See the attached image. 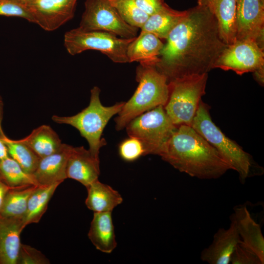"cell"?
<instances>
[{
	"instance_id": "obj_5",
	"label": "cell",
	"mask_w": 264,
	"mask_h": 264,
	"mask_svg": "<svg viewBox=\"0 0 264 264\" xmlns=\"http://www.w3.org/2000/svg\"><path fill=\"white\" fill-rule=\"evenodd\" d=\"M100 89L97 86L90 90L89 105L81 111L70 116L53 115L52 120L56 123L67 124L76 128L88 142V150L99 158L100 149L106 144L102 138L103 131L111 118L121 110L124 102L104 106L100 99Z\"/></svg>"
},
{
	"instance_id": "obj_37",
	"label": "cell",
	"mask_w": 264,
	"mask_h": 264,
	"mask_svg": "<svg viewBox=\"0 0 264 264\" xmlns=\"http://www.w3.org/2000/svg\"><path fill=\"white\" fill-rule=\"evenodd\" d=\"M3 117V102L1 97L0 95V138L2 139L5 135L2 130L1 123Z\"/></svg>"
},
{
	"instance_id": "obj_8",
	"label": "cell",
	"mask_w": 264,
	"mask_h": 264,
	"mask_svg": "<svg viewBox=\"0 0 264 264\" xmlns=\"http://www.w3.org/2000/svg\"><path fill=\"white\" fill-rule=\"evenodd\" d=\"M176 127L167 114L164 106H159L135 117L125 128L129 137L136 138L142 143L145 155H159Z\"/></svg>"
},
{
	"instance_id": "obj_32",
	"label": "cell",
	"mask_w": 264,
	"mask_h": 264,
	"mask_svg": "<svg viewBox=\"0 0 264 264\" xmlns=\"http://www.w3.org/2000/svg\"><path fill=\"white\" fill-rule=\"evenodd\" d=\"M48 259L40 251L26 244H21L17 264H46Z\"/></svg>"
},
{
	"instance_id": "obj_6",
	"label": "cell",
	"mask_w": 264,
	"mask_h": 264,
	"mask_svg": "<svg viewBox=\"0 0 264 264\" xmlns=\"http://www.w3.org/2000/svg\"><path fill=\"white\" fill-rule=\"evenodd\" d=\"M208 73L177 78L169 82V95L164 110L176 126H191L201 97L205 94Z\"/></svg>"
},
{
	"instance_id": "obj_9",
	"label": "cell",
	"mask_w": 264,
	"mask_h": 264,
	"mask_svg": "<svg viewBox=\"0 0 264 264\" xmlns=\"http://www.w3.org/2000/svg\"><path fill=\"white\" fill-rule=\"evenodd\" d=\"M79 27L106 31L125 39L135 38L138 31L122 19L109 0H86Z\"/></svg>"
},
{
	"instance_id": "obj_15",
	"label": "cell",
	"mask_w": 264,
	"mask_h": 264,
	"mask_svg": "<svg viewBox=\"0 0 264 264\" xmlns=\"http://www.w3.org/2000/svg\"><path fill=\"white\" fill-rule=\"evenodd\" d=\"M72 148L71 145L63 143L58 151L41 158L32 174L38 185L61 183L67 178L66 164Z\"/></svg>"
},
{
	"instance_id": "obj_36",
	"label": "cell",
	"mask_w": 264,
	"mask_h": 264,
	"mask_svg": "<svg viewBox=\"0 0 264 264\" xmlns=\"http://www.w3.org/2000/svg\"><path fill=\"white\" fill-rule=\"evenodd\" d=\"M9 156L6 145L0 138V160Z\"/></svg>"
},
{
	"instance_id": "obj_35",
	"label": "cell",
	"mask_w": 264,
	"mask_h": 264,
	"mask_svg": "<svg viewBox=\"0 0 264 264\" xmlns=\"http://www.w3.org/2000/svg\"><path fill=\"white\" fill-rule=\"evenodd\" d=\"M264 66L257 69L253 72L255 80L261 85H264Z\"/></svg>"
},
{
	"instance_id": "obj_39",
	"label": "cell",
	"mask_w": 264,
	"mask_h": 264,
	"mask_svg": "<svg viewBox=\"0 0 264 264\" xmlns=\"http://www.w3.org/2000/svg\"><path fill=\"white\" fill-rule=\"evenodd\" d=\"M263 4L264 5V0H260Z\"/></svg>"
},
{
	"instance_id": "obj_21",
	"label": "cell",
	"mask_w": 264,
	"mask_h": 264,
	"mask_svg": "<svg viewBox=\"0 0 264 264\" xmlns=\"http://www.w3.org/2000/svg\"><path fill=\"white\" fill-rule=\"evenodd\" d=\"M187 10L178 11L166 3L157 12L150 15L140 28L141 31L150 32L161 40H166L171 31L186 16Z\"/></svg>"
},
{
	"instance_id": "obj_1",
	"label": "cell",
	"mask_w": 264,
	"mask_h": 264,
	"mask_svg": "<svg viewBox=\"0 0 264 264\" xmlns=\"http://www.w3.org/2000/svg\"><path fill=\"white\" fill-rule=\"evenodd\" d=\"M165 40L155 67L168 83L208 73L227 45L221 38L215 17L198 5L187 10Z\"/></svg>"
},
{
	"instance_id": "obj_12",
	"label": "cell",
	"mask_w": 264,
	"mask_h": 264,
	"mask_svg": "<svg viewBox=\"0 0 264 264\" xmlns=\"http://www.w3.org/2000/svg\"><path fill=\"white\" fill-rule=\"evenodd\" d=\"M77 0H35L27 6L35 23L54 31L73 18Z\"/></svg>"
},
{
	"instance_id": "obj_7",
	"label": "cell",
	"mask_w": 264,
	"mask_h": 264,
	"mask_svg": "<svg viewBox=\"0 0 264 264\" xmlns=\"http://www.w3.org/2000/svg\"><path fill=\"white\" fill-rule=\"evenodd\" d=\"M134 38H122L110 32L85 30L78 27L67 31L64 41L66 51L71 55L87 50H95L114 63H128L127 47Z\"/></svg>"
},
{
	"instance_id": "obj_11",
	"label": "cell",
	"mask_w": 264,
	"mask_h": 264,
	"mask_svg": "<svg viewBox=\"0 0 264 264\" xmlns=\"http://www.w3.org/2000/svg\"><path fill=\"white\" fill-rule=\"evenodd\" d=\"M264 5L260 0H237L236 40H251L264 49Z\"/></svg>"
},
{
	"instance_id": "obj_26",
	"label": "cell",
	"mask_w": 264,
	"mask_h": 264,
	"mask_svg": "<svg viewBox=\"0 0 264 264\" xmlns=\"http://www.w3.org/2000/svg\"><path fill=\"white\" fill-rule=\"evenodd\" d=\"M1 140L7 146L9 156L25 173L32 175L37 169L41 158L20 139L12 140L5 135Z\"/></svg>"
},
{
	"instance_id": "obj_29",
	"label": "cell",
	"mask_w": 264,
	"mask_h": 264,
	"mask_svg": "<svg viewBox=\"0 0 264 264\" xmlns=\"http://www.w3.org/2000/svg\"><path fill=\"white\" fill-rule=\"evenodd\" d=\"M119 154L121 158L127 162H132L143 155H145L142 143L137 138L129 137L123 140L119 146Z\"/></svg>"
},
{
	"instance_id": "obj_16",
	"label": "cell",
	"mask_w": 264,
	"mask_h": 264,
	"mask_svg": "<svg viewBox=\"0 0 264 264\" xmlns=\"http://www.w3.org/2000/svg\"><path fill=\"white\" fill-rule=\"evenodd\" d=\"M237 0H197L216 18L221 39L227 44L236 41Z\"/></svg>"
},
{
	"instance_id": "obj_25",
	"label": "cell",
	"mask_w": 264,
	"mask_h": 264,
	"mask_svg": "<svg viewBox=\"0 0 264 264\" xmlns=\"http://www.w3.org/2000/svg\"><path fill=\"white\" fill-rule=\"evenodd\" d=\"M37 186L10 189L4 198L0 210V216L23 219L24 221L28 199Z\"/></svg>"
},
{
	"instance_id": "obj_38",
	"label": "cell",
	"mask_w": 264,
	"mask_h": 264,
	"mask_svg": "<svg viewBox=\"0 0 264 264\" xmlns=\"http://www.w3.org/2000/svg\"><path fill=\"white\" fill-rule=\"evenodd\" d=\"M19 3L27 6L29 4L31 3L35 0H15Z\"/></svg>"
},
{
	"instance_id": "obj_30",
	"label": "cell",
	"mask_w": 264,
	"mask_h": 264,
	"mask_svg": "<svg viewBox=\"0 0 264 264\" xmlns=\"http://www.w3.org/2000/svg\"><path fill=\"white\" fill-rule=\"evenodd\" d=\"M0 16L18 17L35 23L27 6L15 0H0Z\"/></svg>"
},
{
	"instance_id": "obj_4",
	"label": "cell",
	"mask_w": 264,
	"mask_h": 264,
	"mask_svg": "<svg viewBox=\"0 0 264 264\" xmlns=\"http://www.w3.org/2000/svg\"><path fill=\"white\" fill-rule=\"evenodd\" d=\"M138 87L114 119L115 128L123 130L135 117L157 106L166 104L169 95L166 77L155 65L140 64L136 69Z\"/></svg>"
},
{
	"instance_id": "obj_19",
	"label": "cell",
	"mask_w": 264,
	"mask_h": 264,
	"mask_svg": "<svg viewBox=\"0 0 264 264\" xmlns=\"http://www.w3.org/2000/svg\"><path fill=\"white\" fill-rule=\"evenodd\" d=\"M164 43L155 35L141 31L129 44L127 49L128 63L156 65L159 62Z\"/></svg>"
},
{
	"instance_id": "obj_34",
	"label": "cell",
	"mask_w": 264,
	"mask_h": 264,
	"mask_svg": "<svg viewBox=\"0 0 264 264\" xmlns=\"http://www.w3.org/2000/svg\"><path fill=\"white\" fill-rule=\"evenodd\" d=\"M12 188L8 186L0 177V210L8 191Z\"/></svg>"
},
{
	"instance_id": "obj_23",
	"label": "cell",
	"mask_w": 264,
	"mask_h": 264,
	"mask_svg": "<svg viewBox=\"0 0 264 264\" xmlns=\"http://www.w3.org/2000/svg\"><path fill=\"white\" fill-rule=\"evenodd\" d=\"M20 140L41 158L58 151L63 144L58 134L50 126L46 125L34 129L28 136Z\"/></svg>"
},
{
	"instance_id": "obj_14",
	"label": "cell",
	"mask_w": 264,
	"mask_h": 264,
	"mask_svg": "<svg viewBox=\"0 0 264 264\" xmlns=\"http://www.w3.org/2000/svg\"><path fill=\"white\" fill-rule=\"evenodd\" d=\"M99 175V158L83 146L73 147L66 164L67 178L74 179L87 188L98 179Z\"/></svg>"
},
{
	"instance_id": "obj_24",
	"label": "cell",
	"mask_w": 264,
	"mask_h": 264,
	"mask_svg": "<svg viewBox=\"0 0 264 264\" xmlns=\"http://www.w3.org/2000/svg\"><path fill=\"white\" fill-rule=\"evenodd\" d=\"M60 183L49 185H38L30 195L24 218L25 227L32 223H38L45 212L48 202Z\"/></svg>"
},
{
	"instance_id": "obj_18",
	"label": "cell",
	"mask_w": 264,
	"mask_h": 264,
	"mask_svg": "<svg viewBox=\"0 0 264 264\" xmlns=\"http://www.w3.org/2000/svg\"><path fill=\"white\" fill-rule=\"evenodd\" d=\"M230 217L236 223L241 241L264 263V237L260 225L255 221L244 205L235 206Z\"/></svg>"
},
{
	"instance_id": "obj_13",
	"label": "cell",
	"mask_w": 264,
	"mask_h": 264,
	"mask_svg": "<svg viewBox=\"0 0 264 264\" xmlns=\"http://www.w3.org/2000/svg\"><path fill=\"white\" fill-rule=\"evenodd\" d=\"M227 229L220 228L214 234L212 243L201 252L200 259L209 264H230L232 254L241 241L236 223L230 217Z\"/></svg>"
},
{
	"instance_id": "obj_27",
	"label": "cell",
	"mask_w": 264,
	"mask_h": 264,
	"mask_svg": "<svg viewBox=\"0 0 264 264\" xmlns=\"http://www.w3.org/2000/svg\"><path fill=\"white\" fill-rule=\"evenodd\" d=\"M0 177L12 188L38 185L32 175L25 173L10 156L0 160Z\"/></svg>"
},
{
	"instance_id": "obj_10",
	"label": "cell",
	"mask_w": 264,
	"mask_h": 264,
	"mask_svg": "<svg viewBox=\"0 0 264 264\" xmlns=\"http://www.w3.org/2000/svg\"><path fill=\"white\" fill-rule=\"evenodd\" d=\"M264 66V51L251 40H236L227 44L215 62L213 68L232 70L237 74L253 72Z\"/></svg>"
},
{
	"instance_id": "obj_20",
	"label": "cell",
	"mask_w": 264,
	"mask_h": 264,
	"mask_svg": "<svg viewBox=\"0 0 264 264\" xmlns=\"http://www.w3.org/2000/svg\"><path fill=\"white\" fill-rule=\"evenodd\" d=\"M88 237L95 248L111 253L117 246L111 212L94 213Z\"/></svg>"
},
{
	"instance_id": "obj_31",
	"label": "cell",
	"mask_w": 264,
	"mask_h": 264,
	"mask_svg": "<svg viewBox=\"0 0 264 264\" xmlns=\"http://www.w3.org/2000/svg\"><path fill=\"white\" fill-rule=\"evenodd\" d=\"M231 264H264L258 255L241 241L236 245L231 257Z\"/></svg>"
},
{
	"instance_id": "obj_28",
	"label": "cell",
	"mask_w": 264,
	"mask_h": 264,
	"mask_svg": "<svg viewBox=\"0 0 264 264\" xmlns=\"http://www.w3.org/2000/svg\"><path fill=\"white\" fill-rule=\"evenodd\" d=\"M122 19L129 25L140 29L149 16L137 5L135 0H109Z\"/></svg>"
},
{
	"instance_id": "obj_3",
	"label": "cell",
	"mask_w": 264,
	"mask_h": 264,
	"mask_svg": "<svg viewBox=\"0 0 264 264\" xmlns=\"http://www.w3.org/2000/svg\"><path fill=\"white\" fill-rule=\"evenodd\" d=\"M209 109L201 100L191 127L216 149L231 170L238 173L242 183L251 176L262 175L263 169L252 156L226 136L213 122Z\"/></svg>"
},
{
	"instance_id": "obj_22",
	"label": "cell",
	"mask_w": 264,
	"mask_h": 264,
	"mask_svg": "<svg viewBox=\"0 0 264 264\" xmlns=\"http://www.w3.org/2000/svg\"><path fill=\"white\" fill-rule=\"evenodd\" d=\"M86 188L88 195L85 203L94 213L112 212L123 201V199L118 191L98 179Z\"/></svg>"
},
{
	"instance_id": "obj_2",
	"label": "cell",
	"mask_w": 264,
	"mask_h": 264,
	"mask_svg": "<svg viewBox=\"0 0 264 264\" xmlns=\"http://www.w3.org/2000/svg\"><path fill=\"white\" fill-rule=\"evenodd\" d=\"M179 172L201 179H215L231 170L219 153L191 126L176 127L159 155Z\"/></svg>"
},
{
	"instance_id": "obj_17",
	"label": "cell",
	"mask_w": 264,
	"mask_h": 264,
	"mask_svg": "<svg viewBox=\"0 0 264 264\" xmlns=\"http://www.w3.org/2000/svg\"><path fill=\"white\" fill-rule=\"evenodd\" d=\"M23 219L0 216V264H17L21 245Z\"/></svg>"
},
{
	"instance_id": "obj_33",
	"label": "cell",
	"mask_w": 264,
	"mask_h": 264,
	"mask_svg": "<svg viewBox=\"0 0 264 264\" xmlns=\"http://www.w3.org/2000/svg\"><path fill=\"white\" fill-rule=\"evenodd\" d=\"M137 6L149 16L159 10L165 3L164 0H135Z\"/></svg>"
}]
</instances>
